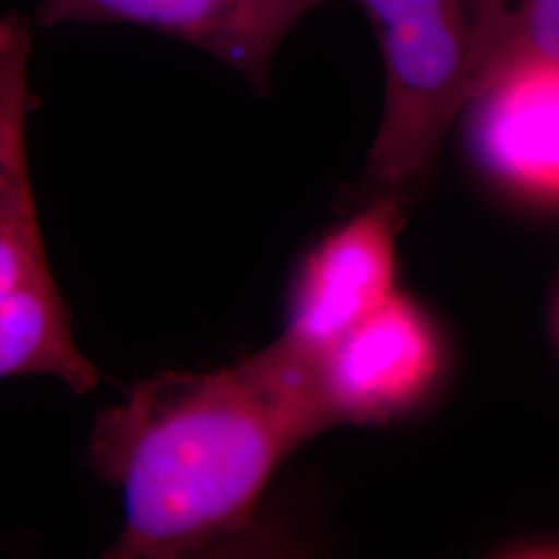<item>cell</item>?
Returning a JSON list of instances; mask_svg holds the SVG:
<instances>
[{"label": "cell", "mask_w": 559, "mask_h": 559, "mask_svg": "<svg viewBox=\"0 0 559 559\" xmlns=\"http://www.w3.org/2000/svg\"><path fill=\"white\" fill-rule=\"evenodd\" d=\"M406 195H376L305 255L280 338L320 359L396 293Z\"/></svg>", "instance_id": "cell-5"}, {"label": "cell", "mask_w": 559, "mask_h": 559, "mask_svg": "<svg viewBox=\"0 0 559 559\" xmlns=\"http://www.w3.org/2000/svg\"><path fill=\"white\" fill-rule=\"evenodd\" d=\"M330 0H41L36 21L131 23L187 41L270 90L272 64L295 25Z\"/></svg>", "instance_id": "cell-6"}, {"label": "cell", "mask_w": 559, "mask_h": 559, "mask_svg": "<svg viewBox=\"0 0 559 559\" xmlns=\"http://www.w3.org/2000/svg\"><path fill=\"white\" fill-rule=\"evenodd\" d=\"M380 40L385 104L360 195H406L473 94L475 0H357Z\"/></svg>", "instance_id": "cell-3"}, {"label": "cell", "mask_w": 559, "mask_h": 559, "mask_svg": "<svg viewBox=\"0 0 559 559\" xmlns=\"http://www.w3.org/2000/svg\"><path fill=\"white\" fill-rule=\"evenodd\" d=\"M526 60L559 62V0H475L473 94Z\"/></svg>", "instance_id": "cell-8"}, {"label": "cell", "mask_w": 559, "mask_h": 559, "mask_svg": "<svg viewBox=\"0 0 559 559\" xmlns=\"http://www.w3.org/2000/svg\"><path fill=\"white\" fill-rule=\"evenodd\" d=\"M334 425L318 359L282 338L233 367L141 381L87 441L90 468L122 496V533L106 558L251 551L282 462Z\"/></svg>", "instance_id": "cell-1"}, {"label": "cell", "mask_w": 559, "mask_h": 559, "mask_svg": "<svg viewBox=\"0 0 559 559\" xmlns=\"http://www.w3.org/2000/svg\"><path fill=\"white\" fill-rule=\"evenodd\" d=\"M32 25L0 17V380L41 376L83 396L100 385L85 359L73 316L41 239L27 156V120L38 106L29 87Z\"/></svg>", "instance_id": "cell-2"}, {"label": "cell", "mask_w": 559, "mask_h": 559, "mask_svg": "<svg viewBox=\"0 0 559 559\" xmlns=\"http://www.w3.org/2000/svg\"><path fill=\"white\" fill-rule=\"evenodd\" d=\"M448 371L450 344L440 321L399 290L318 359L336 425L411 417L433 400Z\"/></svg>", "instance_id": "cell-4"}, {"label": "cell", "mask_w": 559, "mask_h": 559, "mask_svg": "<svg viewBox=\"0 0 559 559\" xmlns=\"http://www.w3.org/2000/svg\"><path fill=\"white\" fill-rule=\"evenodd\" d=\"M480 173L522 205H558L559 62L526 60L480 85L464 110Z\"/></svg>", "instance_id": "cell-7"}]
</instances>
